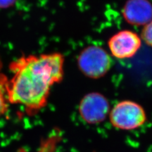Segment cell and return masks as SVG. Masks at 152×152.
I'll return each mask as SVG.
<instances>
[{"mask_svg": "<svg viewBox=\"0 0 152 152\" xmlns=\"http://www.w3.org/2000/svg\"><path fill=\"white\" fill-rule=\"evenodd\" d=\"M64 55L60 53L21 56L11 64L13 76L9 79V103L19 104L27 111H39L46 105L51 89L62 80Z\"/></svg>", "mask_w": 152, "mask_h": 152, "instance_id": "6da1fadb", "label": "cell"}, {"mask_svg": "<svg viewBox=\"0 0 152 152\" xmlns=\"http://www.w3.org/2000/svg\"><path fill=\"white\" fill-rule=\"evenodd\" d=\"M77 63L80 71L86 77L98 79L110 71L113 61L110 55L103 48L89 45L80 52Z\"/></svg>", "mask_w": 152, "mask_h": 152, "instance_id": "7a4b0ae2", "label": "cell"}, {"mask_svg": "<svg viewBox=\"0 0 152 152\" xmlns=\"http://www.w3.org/2000/svg\"><path fill=\"white\" fill-rule=\"evenodd\" d=\"M111 124L117 129L129 131L145 124L146 113L141 104L131 100L117 103L109 113Z\"/></svg>", "mask_w": 152, "mask_h": 152, "instance_id": "3957f363", "label": "cell"}, {"mask_svg": "<svg viewBox=\"0 0 152 152\" xmlns=\"http://www.w3.org/2000/svg\"><path fill=\"white\" fill-rule=\"evenodd\" d=\"M110 105L108 99L98 92L86 94L79 105V112L82 119L89 124H98L105 121L109 115Z\"/></svg>", "mask_w": 152, "mask_h": 152, "instance_id": "277c9868", "label": "cell"}, {"mask_svg": "<svg viewBox=\"0 0 152 152\" xmlns=\"http://www.w3.org/2000/svg\"><path fill=\"white\" fill-rule=\"evenodd\" d=\"M141 38L134 31L121 30L112 35L108 41V47L112 56L118 59L130 58L141 47Z\"/></svg>", "mask_w": 152, "mask_h": 152, "instance_id": "5b68a950", "label": "cell"}, {"mask_svg": "<svg viewBox=\"0 0 152 152\" xmlns=\"http://www.w3.org/2000/svg\"><path fill=\"white\" fill-rule=\"evenodd\" d=\"M121 13L127 23L143 27L152 20V3L150 0H127Z\"/></svg>", "mask_w": 152, "mask_h": 152, "instance_id": "8992f818", "label": "cell"}, {"mask_svg": "<svg viewBox=\"0 0 152 152\" xmlns=\"http://www.w3.org/2000/svg\"><path fill=\"white\" fill-rule=\"evenodd\" d=\"M3 64L0 58V117L3 115L8 110V86L9 79L3 71Z\"/></svg>", "mask_w": 152, "mask_h": 152, "instance_id": "52a82bcc", "label": "cell"}, {"mask_svg": "<svg viewBox=\"0 0 152 152\" xmlns=\"http://www.w3.org/2000/svg\"><path fill=\"white\" fill-rule=\"evenodd\" d=\"M140 37L146 45L152 48V20L142 27Z\"/></svg>", "mask_w": 152, "mask_h": 152, "instance_id": "ba28073f", "label": "cell"}, {"mask_svg": "<svg viewBox=\"0 0 152 152\" xmlns=\"http://www.w3.org/2000/svg\"><path fill=\"white\" fill-rule=\"evenodd\" d=\"M17 0H0V9L12 7L15 4Z\"/></svg>", "mask_w": 152, "mask_h": 152, "instance_id": "9c48e42d", "label": "cell"}]
</instances>
